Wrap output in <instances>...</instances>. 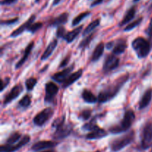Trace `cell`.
I'll return each mask as SVG.
<instances>
[{"label": "cell", "instance_id": "6da1fadb", "mask_svg": "<svg viewBox=\"0 0 152 152\" xmlns=\"http://www.w3.org/2000/svg\"><path fill=\"white\" fill-rule=\"evenodd\" d=\"M129 78V75H123L107 85L99 92L97 97L98 101L99 103H105L114 98Z\"/></svg>", "mask_w": 152, "mask_h": 152}, {"label": "cell", "instance_id": "7a4b0ae2", "mask_svg": "<svg viewBox=\"0 0 152 152\" xmlns=\"http://www.w3.org/2000/svg\"><path fill=\"white\" fill-rule=\"evenodd\" d=\"M135 119V114L132 110H126L123 119L119 125H114L109 128V131L114 134H118L120 133L128 131L132 127Z\"/></svg>", "mask_w": 152, "mask_h": 152}, {"label": "cell", "instance_id": "3957f363", "mask_svg": "<svg viewBox=\"0 0 152 152\" xmlns=\"http://www.w3.org/2000/svg\"><path fill=\"white\" fill-rule=\"evenodd\" d=\"M132 48L139 58H146L151 49V44L144 37H138L132 41Z\"/></svg>", "mask_w": 152, "mask_h": 152}, {"label": "cell", "instance_id": "277c9868", "mask_svg": "<svg viewBox=\"0 0 152 152\" xmlns=\"http://www.w3.org/2000/svg\"><path fill=\"white\" fill-rule=\"evenodd\" d=\"M134 139V131H131L128 134L112 140L110 142L111 152H118L130 145Z\"/></svg>", "mask_w": 152, "mask_h": 152}, {"label": "cell", "instance_id": "5b68a950", "mask_svg": "<svg viewBox=\"0 0 152 152\" xmlns=\"http://www.w3.org/2000/svg\"><path fill=\"white\" fill-rule=\"evenodd\" d=\"M152 147V123L147 122L142 128L141 135V148L148 149Z\"/></svg>", "mask_w": 152, "mask_h": 152}, {"label": "cell", "instance_id": "8992f818", "mask_svg": "<svg viewBox=\"0 0 152 152\" xmlns=\"http://www.w3.org/2000/svg\"><path fill=\"white\" fill-rule=\"evenodd\" d=\"M53 115V109L51 107H47L36 115L35 117L34 118V123L37 126H42L48 121L50 120Z\"/></svg>", "mask_w": 152, "mask_h": 152}, {"label": "cell", "instance_id": "52a82bcc", "mask_svg": "<svg viewBox=\"0 0 152 152\" xmlns=\"http://www.w3.org/2000/svg\"><path fill=\"white\" fill-rule=\"evenodd\" d=\"M31 140V137L28 135H25L22 137L20 140L16 144L14 145H2L1 146V152H15L20 149L21 148L23 147L26 144H28Z\"/></svg>", "mask_w": 152, "mask_h": 152}, {"label": "cell", "instance_id": "ba28073f", "mask_svg": "<svg viewBox=\"0 0 152 152\" xmlns=\"http://www.w3.org/2000/svg\"><path fill=\"white\" fill-rule=\"evenodd\" d=\"M71 131H72V125L71 124L63 123L56 128V131L53 134V138L56 140L62 139L68 137Z\"/></svg>", "mask_w": 152, "mask_h": 152}, {"label": "cell", "instance_id": "9c48e42d", "mask_svg": "<svg viewBox=\"0 0 152 152\" xmlns=\"http://www.w3.org/2000/svg\"><path fill=\"white\" fill-rule=\"evenodd\" d=\"M59 92V87L53 82H48L45 84V101L48 103H52Z\"/></svg>", "mask_w": 152, "mask_h": 152}, {"label": "cell", "instance_id": "30bf717a", "mask_svg": "<svg viewBox=\"0 0 152 152\" xmlns=\"http://www.w3.org/2000/svg\"><path fill=\"white\" fill-rule=\"evenodd\" d=\"M119 63H120V59L116 56L115 55H108L105 58L103 63V71L105 72H108L112 71L113 69L118 67Z\"/></svg>", "mask_w": 152, "mask_h": 152}, {"label": "cell", "instance_id": "8fae6325", "mask_svg": "<svg viewBox=\"0 0 152 152\" xmlns=\"http://www.w3.org/2000/svg\"><path fill=\"white\" fill-rule=\"evenodd\" d=\"M22 90H23V87L21 84H17L13 86L11 90L7 93V95L4 98V101H3V105L6 106L7 104H10L12 101L16 99L22 93Z\"/></svg>", "mask_w": 152, "mask_h": 152}, {"label": "cell", "instance_id": "7c38bea8", "mask_svg": "<svg viewBox=\"0 0 152 152\" xmlns=\"http://www.w3.org/2000/svg\"><path fill=\"white\" fill-rule=\"evenodd\" d=\"M57 145V142L53 141H46V140L39 141L33 145L32 147H31V150L34 151H39L54 148L55 146H56Z\"/></svg>", "mask_w": 152, "mask_h": 152}, {"label": "cell", "instance_id": "4fadbf2b", "mask_svg": "<svg viewBox=\"0 0 152 152\" xmlns=\"http://www.w3.org/2000/svg\"><path fill=\"white\" fill-rule=\"evenodd\" d=\"M74 66L72 65L71 66L68 67V68L62 70V71L56 73V74H54L52 76V79H53L54 81L62 83L65 80H66L67 77L71 75V71L74 69Z\"/></svg>", "mask_w": 152, "mask_h": 152}, {"label": "cell", "instance_id": "5bb4252c", "mask_svg": "<svg viewBox=\"0 0 152 152\" xmlns=\"http://www.w3.org/2000/svg\"><path fill=\"white\" fill-rule=\"evenodd\" d=\"M36 19V16L35 15H32L25 23H23L22 25H21L17 29H16L15 31H13V32L10 34V37H16L18 36L21 35L22 33L24 32L25 31H28V28L31 26V24H33L34 21Z\"/></svg>", "mask_w": 152, "mask_h": 152}, {"label": "cell", "instance_id": "9a60e30c", "mask_svg": "<svg viewBox=\"0 0 152 152\" xmlns=\"http://www.w3.org/2000/svg\"><path fill=\"white\" fill-rule=\"evenodd\" d=\"M107 136V132L102 128L97 127L96 128H95L94 130L91 131L89 134H88L86 135V138L87 139H99L104 138Z\"/></svg>", "mask_w": 152, "mask_h": 152}, {"label": "cell", "instance_id": "2e32d148", "mask_svg": "<svg viewBox=\"0 0 152 152\" xmlns=\"http://www.w3.org/2000/svg\"><path fill=\"white\" fill-rule=\"evenodd\" d=\"M83 72V69H80L78 70V71L75 72L70 75L67 77L66 80L62 83V88H67L69 86H71V85H72L74 82L77 81V80H79V79L81 77Z\"/></svg>", "mask_w": 152, "mask_h": 152}, {"label": "cell", "instance_id": "e0dca14e", "mask_svg": "<svg viewBox=\"0 0 152 152\" xmlns=\"http://www.w3.org/2000/svg\"><path fill=\"white\" fill-rule=\"evenodd\" d=\"M152 98V89L149 88L147 89L145 92H144L143 95L141 98L140 101L139 102V109L140 110H142V109L148 107V104H150Z\"/></svg>", "mask_w": 152, "mask_h": 152}, {"label": "cell", "instance_id": "ac0fdd59", "mask_svg": "<svg viewBox=\"0 0 152 152\" xmlns=\"http://www.w3.org/2000/svg\"><path fill=\"white\" fill-rule=\"evenodd\" d=\"M34 42H31V43H30L27 46V47L25 48V52H24L23 56L22 57V58H21V59L18 61L17 63H16V69L20 68V67L22 66L25 62H26V61L28 60V56H29L30 54H31V52H32V49L33 48H34Z\"/></svg>", "mask_w": 152, "mask_h": 152}, {"label": "cell", "instance_id": "d6986e66", "mask_svg": "<svg viewBox=\"0 0 152 152\" xmlns=\"http://www.w3.org/2000/svg\"><path fill=\"white\" fill-rule=\"evenodd\" d=\"M68 16L69 14L68 13H62L60 15L57 16V17L54 18L52 21H50V26H60V25L65 24L68 22Z\"/></svg>", "mask_w": 152, "mask_h": 152}, {"label": "cell", "instance_id": "ffe728a7", "mask_svg": "<svg viewBox=\"0 0 152 152\" xmlns=\"http://www.w3.org/2000/svg\"><path fill=\"white\" fill-rule=\"evenodd\" d=\"M83 28V25H80V26L74 28V29L72 30L71 31H69V32L66 33V34H65V37H63V39L65 40H66V42L68 43H72V42L75 40L76 37L79 35V34L81 32Z\"/></svg>", "mask_w": 152, "mask_h": 152}, {"label": "cell", "instance_id": "44dd1931", "mask_svg": "<svg viewBox=\"0 0 152 152\" xmlns=\"http://www.w3.org/2000/svg\"><path fill=\"white\" fill-rule=\"evenodd\" d=\"M127 49V43L126 40H119L114 45L113 49V54L114 55H120L123 54Z\"/></svg>", "mask_w": 152, "mask_h": 152}, {"label": "cell", "instance_id": "7402d4cb", "mask_svg": "<svg viewBox=\"0 0 152 152\" xmlns=\"http://www.w3.org/2000/svg\"><path fill=\"white\" fill-rule=\"evenodd\" d=\"M57 43H58V42L56 40H52V41L49 43L48 46H47L46 49L45 50L44 53H43L42 55L41 60L45 61V60L48 59V58L49 57L52 55V53L53 52L54 49H56V46H57Z\"/></svg>", "mask_w": 152, "mask_h": 152}, {"label": "cell", "instance_id": "603a6c76", "mask_svg": "<svg viewBox=\"0 0 152 152\" xmlns=\"http://www.w3.org/2000/svg\"><path fill=\"white\" fill-rule=\"evenodd\" d=\"M104 49H105V44L103 43H99L96 46L95 49L94 50L93 54H92L91 59L92 62L97 61L101 58L104 52Z\"/></svg>", "mask_w": 152, "mask_h": 152}, {"label": "cell", "instance_id": "cb8c5ba5", "mask_svg": "<svg viewBox=\"0 0 152 152\" xmlns=\"http://www.w3.org/2000/svg\"><path fill=\"white\" fill-rule=\"evenodd\" d=\"M135 13H136V8L135 7H132L127 12H126V15L124 16L123 19H122V21L120 23V26H123V25H125L126 24L129 23V22L132 20L134 19L135 16Z\"/></svg>", "mask_w": 152, "mask_h": 152}, {"label": "cell", "instance_id": "d4e9b609", "mask_svg": "<svg viewBox=\"0 0 152 152\" xmlns=\"http://www.w3.org/2000/svg\"><path fill=\"white\" fill-rule=\"evenodd\" d=\"M82 97H83V100H84L86 102L90 103V104H94L95 102H96V101H98V98H96V97L94 95L93 92H92L91 91L86 89L83 91Z\"/></svg>", "mask_w": 152, "mask_h": 152}, {"label": "cell", "instance_id": "484cf974", "mask_svg": "<svg viewBox=\"0 0 152 152\" xmlns=\"http://www.w3.org/2000/svg\"><path fill=\"white\" fill-rule=\"evenodd\" d=\"M22 139V135L19 132H14L7 138L6 141V144L7 145H14L16 144L19 140Z\"/></svg>", "mask_w": 152, "mask_h": 152}, {"label": "cell", "instance_id": "4316f807", "mask_svg": "<svg viewBox=\"0 0 152 152\" xmlns=\"http://www.w3.org/2000/svg\"><path fill=\"white\" fill-rule=\"evenodd\" d=\"M100 23V19H97L96 20L93 21L92 22H91L87 26V28L84 30L83 31V35H86V34H89L91 31H93L96 27H98Z\"/></svg>", "mask_w": 152, "mask_h": 152}, {"label": "cell", "instance_id": "83f0119b", "mask_svg": "<svg viewBox=\"0 0 152 152\" xmlns=\"http://www.w3.org/2000/svg\"><path fill=\"white\" fill-rule=\"evenodd\" d=\"M91 14V12L89 11H86V12H83V13H81L80 14H79L78 16H76L72 21V25L73 26H75V25H77L78 24H80V22H82V20L86 18L87 16H88L89 15Z\"/></svg>", "mask_w": 152, "mask_h": 152}, {"label": "cell", "instance_id": "f1b7e54d", "mask_svg": "<svg viewBox=\"0 0 152 152\" xmlns=\"http://www.w3.org/2000/svg\"><path fill=\"white\" fill-rule=\"evenodd\" d=\"M31 104V97L28 95H25V96L22 97V99L19 101V106L23 108H27L29 107Z\"/></svg>", "mask_w": 152, "mask_h": 152}, {"label": "cell", "instance_id": "f546056e", "mask_svg": "<svg viewBox=\"0 0 152 152\" xmlns=\"http://www.w3.org/2000/svg\"><path fill=\"white\" fill-rule=\"evenodd\" d=\"M94 37V33H92V34H88V36L86 38H85L84 40L80 43V45H79V48H80V49H85V48L87 47V46L90 44L91 40H93Z\"/></svg>", "mask_w": 152, "mask_h": 152}, {"label": "cell", "instance_id": "4dcf8cb0", "mask_svg": "<svg viewBox=\"0 0 152 152\" xmlns=\"http://www.w3.org/2000/svg\"><path fill=\"white\" fill-rule=\"evenodd\" d=\"M142 19H143V18L140 17V18H138V19H137L135 21H134V22L129 23V25H128L127 26L124 28V31H131V30H133L134 28H136L137 26H138V25L141 23V22L142 21Z\"/></svg>", "mask_w": 152, "mask_h": 152}, {"label": "cell", "instance_id": "1f68e13d", "mask_svg": "<svg viewBox=\"0 0 152 152\" xmlns=\"http://www.w3.org/2000/svg\"><path fill=\"white\" fill-rule=\"evenodd\" d=\"M37 80L35 77H30V78L27 79L26 81H25V86L28 91H31L33 90L34 86L37 85Z\"/></svg>", "mask_w": 152, "mask_h": 152}, {"label": "cell", "instance_id": "d6a6232c", "mask_svg": "<svg viewBox=\"0 0 152 152\" xmlns=\"http://www.w3.org/2000/svg\"><path fill=\"white\" fill-rule=\"evenodd\" d=\"M97 125H96V119H92V120H91L89 122L86 123V125L83 127V128L84 130H86V131H93V130H94L95 128H97Z\"/></svg>", "mask_w": 152, "mask_h": 152}, {"label": "cell", "instance_id": "836d02e7", "mask_svg": "<svg viewBox=\"0 0 152 152\" xmlns=\"http://www.w3.org/2000/svg\"><path fill=\"white\" fill-rule=\"evenodd\" d=\"M42 22H35V23H33L31 24V26L28 28V31H30V32H31L32 34H34V33H35L36 31H37L38 30H39L40 28L42 27Z\"/></svg>", "mask_w": 152, "mask_h": 152}, {"label": "cell", "instance_id": "e575fe53", "mask_svg": "<svg viewBox=\"0 0 152 152\" xmlns=\"http://www.w3.org/2000/svg\"><path fill=\"white\" fill-rule=\"evenodd\" d=\"M91 116V110H84L82 111L80 114V119H83V120H87Z\"/></svg>", "mask_w": 152, "mask_h": 152}, {"label": "cell", "instance_id": "d590c367", "mask_svg": "<svg viewBox=\"0 0 152 152\" xmlns=\"http://www.w3.org/2000/svg\"><path fill=\"white\" fill-rule=\"evenodd\" d=\"M63 123H65V116H62V117L56 119V120L53 122V124H52V127L56 128L57 127H59V125H62Z\"/></svg>", "mask_w": 152, "mask_h": 152}, {"label": "cell", "instance_id": "8d00e7d4", "mask_svg": "<svg viewBox=\"0 0 152 152\" xmlns=\"http://www.w3.org/2000/svg\"><path fill=\"white\" fill-rule=\"evenodd\" d=\"M65 34H66V32H65V28L63 26L58 27L57 31H56V36L58 37H60V38H63Z\"/></svg>", "mask_w": 152, "mask_h": 152}, {"label": "cell", "instance_id": "74e56055", "mask_svg": "<svg viewBox=\"0 0 152 152\" xmlns=\"http://www.w3.org/2000/svg\"><path fill=\"white\" fill-rule=\"evenodd\" d=\"M18 20H19V18L16 17V18H14V19H9V20L1 21V25H11V24H13V23H15V22H17Z\"/></svg>", "mask_w": 152, "mask_h": 152}, {"label": "cell", "instance_id": "f35d334b", "mask_svg": "<svg viewBox=\"0 0 152 152\" xmlns=\"http://www.w3.org/2000/svg\"><path fill=\"white\" fill-rule=\"evenodd\" d=\"M10 83V77H5L4 80H1V92L4 90V88L7 86Z\"/></svg>", "mask_w": 152, "mask_h": 152}, {"label": "cell", "instance_id": "ab89813d", "mask_svg": "<svg viewBox=\"0 0 152 152\" xmlns=\"http://www.w3.org/2000/svg\"><path fill=\"white\" fill-rule=\"evenodd\" d=\"M69 61H70V55H68V56H67L66 58H64L63 61L60 63V65H59V68H62V67H64V66H65L68 65Z\"/></svg>", "mask_w": 152, "mask_h": 152}, {"label": "cell", "instance_id": "60d3db41", "mask_svg": "<svg viewBox=\"0 0 152 152\" xmlns=\"http://www.w3.org/2000/svg\"><path fill=\"white\" fill-rule=\"evenodd\" d=\"M17 0H1V4L2 5H9V4H12L15 3Z\"/></svg>", "mask_w": 152, "mask_h": 152}, {"label": "cell", "instance_id": "b9f144b4", "mask_svg": "<svg viewBox=\"0 0 152 152\" xmlns=\"http://www.w3.org/2000/svg\"><path fill=\"white\" fill-rule=\"evenodd\" d=\"M147 34H148V37H149L150 38H151L152 37V19L151 22H150V25L149 26H148V30H147Z\"/></svg>", "mask_w": 152, "mask_h": 152}, {"label": "cell", "instance_id": "7bdbcfd3", "mask_svg": "<svg viewBox=\"0 0 152 152\" xmlns=\"http://www.w3.org/2000/svg\"><path fill=\"white\" fill-rule=\"evenodd\" d=\"M103 1H104V0H94V1L92 2L91 5V7H94V6L98 5V4H102V3L103 2Z\"/></svg>", "mask_w": 152, "mask_h": 152}, {"label": "cell", "instance_id": "ee69618b", "mask_svg": "<svg viewBox=\"0 0 152 152\" xmlns=\"http://www.w3.org/2000/svg\"><path fill=\"white\" fill-rule=\"evenodd\" d=\"M113 46H114V43H113V42H110V43H108L106 44V48L110 49L113 47Z\"/></svg>", "mask_w": 152, "mask_h": 152}, {"label": "cell", "instance_id": "f6af8a7d", "mask_svg": "<svg viewBox=\"0 0 152 152\" xmlns=\"http://www.w3.org/2000/svg\"><path fill=\"white\" fill-rule=\"evenodd\" d=\"M61 1H62V0H53V4H52V5H53V6L57 5L58 4H59V3L61 2Z\"/></svg>", "mask_w": 152, "mask_h": 152}, {"label": "cell", "instance_id": "bcb514c9", "mask_svg": "<svg viewBox=\"0 0 152 152\" xmlns=\"http://www.w3.org/2000/svg\"><path fill=\"white\" fill-rule=\"evenodd\" d=\"M42 152H56V151H54L53 150H48V151H43Z\"/></svg>", "mask_w": 152, "mask_h": 152}, {"label": "cell", "instance_id": "7dc6e473", "mask_svg": "<svg viewBox=\"0 0 152 152\" xmlns=\"http://www.w3.org/2000/svg\"><path fill=\"white\" fill-rule=\"evenodd\" d=\"M140 1V0H133L134 2H137V1Z\"/></svg>", "mask_w": 152, "mask_h": 152}, {"label": "cell", "instance_id": "c3c4849f", "mask_svg": "<svg viewBox=\"0 0 152 152\" xmlns=\"http://www.w3.org/2000/svg\"><path fill=\"white\" fill-rule=\"evenodd\" d=\"M39 1H40V0H35V2L38 3V2H39Z\"/></svg>", "mask_w": 152, "mask_h": 152}, {"label": "cell", "instance_id": "681fc988", "mask_svg": "<svg viewBox=\"0 0 152 152\" xmlns=\"http://www.w3.org/2000/svg\"><path fill=\"white\" fill-rule=\"evenodd\" d=\"M96 152H100V151H96Z\"/></svg>", "mask_w": 152, "mask_h": 152}]
</instances>
